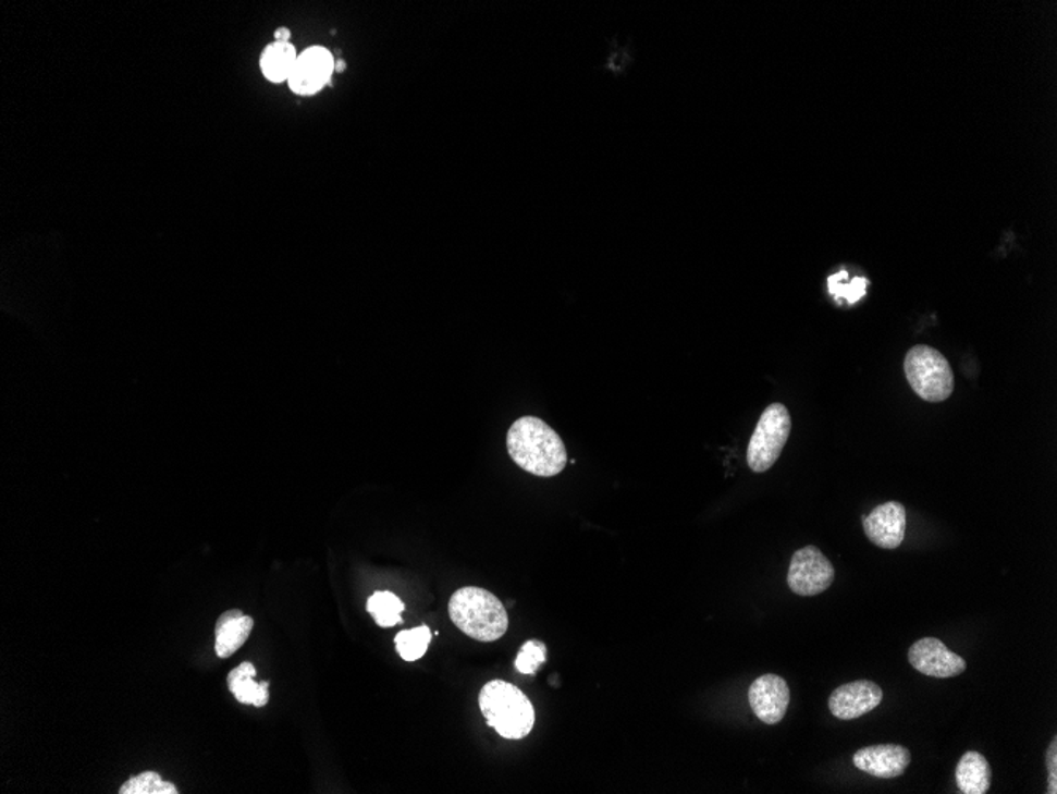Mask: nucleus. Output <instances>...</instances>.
<instances>
[{
  "mask_svg": "<svg viewBox=\"0 0 1057 794\" xmlns=\"http://www.w3.org/2000/svg\"><path fill=\"white\" fill-rule=\"evenodd\" d=\"M254 628V619L244 614L239 609L223 612L216 623V653L219 658H229L238 652L249 639Z\"/></svg>",
  "mask_w": 1057,
  "mask_h": 794,
  "instance_id": "obj_13",
  "label": "nucleus"
},
{
  "mask_svg": "<svg viewBox=\"0 0 1057 794\" xmlns=\"http://www.w3.org/2000/svg\"><path fill=\"white\" fill-rule=\"evenodd\" d=\"M749 705L757 719L763 723L783 722L790 705V688L781 675H762L749 688Z\"/></svg>",
  "mask_w": 1057,
  "mask_h": 794,
  "instance_id": "obj_10",
  "label": "nucleus"
},
{
  "mask_svg": "<svg viewBox=\"0 0 1057 794\" xmlns=\"http://www.w3.org/2000/svg\"><path fill=\"white\" fill-rule=\"evenodd\" d=\"M345 69H347V64H345L344 59H340V61L334 62V72L344 73Z\"/></svg>",
  "mask_w": 1057,
  "mask_h": 794,
  "instance_id": "obj_24",
  "label": "nucleus"
},
{
  "mask_svg": "<svg viewBox=\"0 0 1057 794\" xmlns=\"http://www.w3.org/2000/svg\"><path fill=\"white\" fill-rule=\"evenodd\" d=\"M884 692L871 681H855L840 685L832 693L828 707L839 720H855L867 716L881 705Z\"/></svg>",
  "mask_w": 1057,
  "mask_h": 794,
  "instance_id": "obj_11",
  "label": "nucleus"
},
{
  "mask_svg": "<svg viewBox=\"0 0 1057 794\" xmlns=\"http://www.w3.org/2000/svg\"><path fill=\"white\" fill-rule=\"evenodd\" d=\"M296 59H298V53H296L291 41L274 40L273 44L268 45L261 51L260 69L271 83L288 82Z\"/></svg>",
  "mask_w": 1057,
  "mask_h": 794,
  "instance_id": "obj_16",
  "label": "nucleus"
},
{
  "mask_svg": "<svg viewBox=\"0 0 1057 794\" xmlns=\"http://www.w3.org/2000/svg\"><path fill=\"white\" fill-rule=\"evenodd\" d=\"M256 675V667L246 661V663H241L238 668L230 672L229 677H226L230 692L233 693L241 705L265 707L270 701V682L265 681L258 684L254 679Z\"/></svg>",
  "mask_w": 1057,
  "mask_h": 794,
  "instance_id": "obj_14",
  "label": "nucleus"
},
{
  "mask_svg": "<svg viewBox=\"0 0 1057 794\" xmlns=\"http://www.w3.org/2000/svg\"><path fill=\"white\" fill-rule=\"evenodd\" d=\"M275 41H291L292 33L287 27H279L274 33Z\"/></svg>",
  "mask_w": 1057,
  "mask_h": 794,
  "instance_id": "obj_23",
  "label": "nucleus"
},
{
  "mask_svg": "<svg viewBox=\"0 0 1057 794\" xmlns=\"http://www.w3.org/2000/svg\"><path fill=\"white\" fill-rule=\"evenodd\" d=\"M864 533L872 545L881 549H898L906 538L907 511L905 504L888 501L874 508L863 518Z\"/></svg>",
  "mask_w": 1057,
  "mask_h": 794,
  "instance_id": "obj_9",
  "label": "nucleus"
},
{
  "mask_svg": "<svg viewBox=\"0 0 1057 794\" xmlns=\"http://www.w3.org/2000/svg\"><path fill=\"white\" fill-rule=\"evenodd\" d=\"M847 278H849L847 271H839V273L833 274V277H829L828 288L837 301L846 298L849 305H853L855 302L864 297L870 281L867 278H855L852 283H847Z\"/></svg>",
  "mask_w": 1057,
  "mask_h": 794,
  "instance_id": "obj_20",
  "label": "nucleus"
},
{
  "mask_svg": "<svg viewBox=\"0 0 1057 794\" xmlns=\"http://www.w3.org/2000/svg\"><path fill=\"white\" fill-rule=\"evenodd\" d=\"M1046 765H1048L1049 771V785L1048 793H1057V740H1053L1052 745H1049L1048 752H1046Z\"/></svg>",
  "mask_w": 1057,
  "mask_h": 794,
  "instance_id": "obj_22",
  "label": "nucleus"
},
{
  "mask_svg": "<svg viewBox=\"0 0 1057 794\" xmlns=\"http://www.w3.org/2000/svg\"><path fill=\"white\" fill-rule=\"evenodd\" d=\"M905 371L910 388L924 402H945L954 393V370L944 354L934 347L913 346L906 355Z\"/></svg>",
  "mask_w": 1057,
  "mask_h": 794,
  "instance_id": "obj_4",
  "label": "nucleus"
},
{
  "mask_svg": "<svg viewBox=\"0 0 1057 794\" xmlns=\"http://www.w3.org/2000/svg\"><path fill=\"white\" fill-rule=\"evenodd\" d=\"M334 58L327 48H307L296 59L288 86L299 96H314L328 85L334 72Z\"/></svg>",
  "mask_w": 1057,
  "mask_h": 794,
  "instance_id": "obj_8",
  "label": "nucleus"
},
{
  "mask_svg": "<svg viewBox=\"0 0 1057 794\" xmlns=\"http://www.w3.org/2000/svg\"><path fill=\"white\" fill-rule=\"evenodd\" d=\"M909 748L898 744L871 745L853 755L855 768L877 779H896L909 768Z\"/></svg>",
  "mask_w": 1057,
  "mask_h": 794,
  "instance_id": "obj_12",
  "label": "nucleus"
},
{
  "mask_svg": "<svg viewBox=\"0 0 1057 794\" xmlns=\"http://www.w3.org/2000/svg\"><path fill=\"white\" fill-rule=\"evenodd\" d=\"M835 583V567L815 546L797 550L788 567L787 584L795 595L815 597Z\"/></svg>",
  "mask_w": 1057,
  "mask_h": 794,
  "instance_id": "obj_6",
  "label": "nucleus"
},
{
  "mask_svg": "<svg viewBox=\"0 0 1057 794\" xmlns=\"http://www.w3.org/2000/svg\"><path fill=\"white\" fill-rule=\"evenodd\" d=\"M369 614L376 620L377 625L382 628H392L397 623H403V612L406 609L404 602L392 594V591H376L366 604Z\"/></svg>",
  "mask_w": 1057,
  "mask_h": 794,
  "instance_id": "obj_17",
  "label": "nucleus"
},
{
  "mask_svg": "<svg viewBox=\"0 0 1057 794\" xmlns=\"http://www.w3.org/2000/svg\"><path fill=\"white\" fill-rule=\"evenodd\" d=\"M791 431V417L783 403L763 411L748 445V465L753 473H765L783 454Z\"/></svg>",
  "mask_w": 1057,
  "mask_h": 794,
  "instance_id": "obj_5",
  "label": "nucleus"
},
{
  "mask_svg": "<svg viewBox=\"0 0 1057 794\" xmlns=\"http://www.w3.org/2000/svg\"><path fill=\"white\" fill-rule=\"evenodd\" d=\"M431 632L429 626H417L414 630H404L394 637L397 653L406 661H417L428 652L431 646Z\"/></svg>",
  "mask_w": 1057,
  "mask_h": 794,
  "instance_id": "obj_18",
  "label": "nucleus"
},
{
  "mask_svg": "<svg viewBox=\"0 0 1057 794\" xmlns=\"http://www.w3.org/2000/svg\"><path fill=\"white\" fill-rule=\"evenodd\" d=\"M546 646L539 639H529L523 644L515 660L516 670L525 675H533L546 661Z\"/></svg>",
  "mask_w": 1057,
  "mask_h": 794,
  "instance_id": "obj_21",
  "label": "nucleus"
},
{
  "mask_svg": "<svg viewBox=\"0 0 1057 794\" xmlns=\"http://www.w3.org/2000/svg\"><path fill=\"white\" fill-rule=\"evenodd\" d=\"M909 663L927 677L950 679L962 674L968 668L964 658L951 652L941 639L923 637L909 649Z\"/></svg>",
  "mask_w": 1057,
  "mask_h": 794,
  "instance_id": "obj_7",
  "label": "nucleus"
},
{
  "mask_svg": "<svg viewBox=\"0 0 1057 794\" xmlns=\"http://www.w3.org/2000/svg\"><path fill=\"white\" fill-rule=\"evenodd\" d=\"M452 622L472 639L494 643L508 630V614L504 602L480 587H463L448 601Z\"/></svg>",
  "mask_w": 1057,
  "mask_h": 794,
  "instance_id": "obj_2",
  "label": "nucleus"
},
{
  "mask_svg": "<svg viewBox=\"0 0 1057 794\" xmlns=\"http://www.w3.org/2000/svg\"><path fill=\"white\" fill-rule=\"evenodd\" d=\"M507 449L513 462L529 475L553 477L567 465V449L560 435L539 417L525 416L512 424Z\"/></svg>",
  "mask_w": 1057,
  "mask_h": 794,
  "instance_id": "obj_1",
  "label": "nucleus"
},
{
  "mask_svg": "<svg viewBox=\"0 0 1057 794\" xmlns=\"http://www.w3.org/2000/svg\"><path fill=\"white\" fill-rule=\"evenodd\" d=\"M991 766L988 759L979 752H968L956 766V783L964 794H985L991 786Z\"/></svg>",
  "mask_w": 1057,
  "mask_h": 794,
  "instance_id": "obj_15",
  "label": "nucleus"
},
{
  "mask_svg": "<svg viewBox=\"0 0 1057 794\" xmlns=\"http://www.w3.org/2000/svg\"><path fill=\"white\" fill-rule=\"evenodd\" d=\"M478 705L488 724L504 740L518 741L529 736L536 723L532 703L508 682H488L481 688Z\"/></svg>",
  "mask_w": 1057,
  "mask_h": 794,
  "instance_id": "obj_3",
  "label": "nucleus"
},
{
  "mask_svg": "<svg viewBox=\"0 0 1057 794\" xmlns=\"http://www.w3.org/2000/svg\"><path fill=\"white\" fill-rule=\"evenodd\" d=\"M121 794H177L173 783L165 782L157 772H143L132 777L120 790Z\"/></svg>",
  "mask_w": 1057,
  "mask_h": 794,
  "instance_id": "obj_19",
  "label": "nucleus"
}]
</instances>
